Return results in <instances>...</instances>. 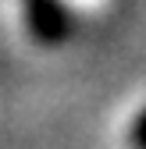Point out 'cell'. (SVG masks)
Returning a JSON list of instances; mask_svg holds the SVG:
<instances>
[{
	"mask_svg": "<svg viewBox=\"0 0 146 149\" xmlns=\"http://www.w3.org/2000/svg\"><path fill=\"white\" fill-rule=\"evenodd\" d=\"M25 29L39 46H61L71 36V14L61 0H22Z\"/></svg>",
	"mask_w": 146,
	"mask_h": 149,
	"instance_id": "obj_1",
	"label": "cell"
},
{
	"mask_svg": "<svg viewBox=\"0 0 146 149\" xmlns=\"http://www.w3.org/2000/svg\"><path fill=\"white\" fill-rule=\"evenodd\" d=\"M128 149H146V110L135 114V121L128 128Z\"/></svg>",
	"mask_w": 146,
	"mask_h": 149,
	"instance_id": "obj_2",
	"label": "cell"
}]
</instances>
